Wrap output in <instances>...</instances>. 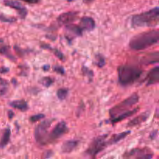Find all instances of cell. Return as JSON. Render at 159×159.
Listing matches in <instances>:
<instances>
[{
    "label": "cell",
    "instance_id": "obj_1",
    "mask_svg": "<svg viewBox=\"0 0 159 159\" xmlns=\"http://www.w3.org/2000/svg\"><path fill=\"white\" fill-rule=\"evenodd\" d=\"M158 30L143 32L134 36L129 42V47L134 51H142L158 43Z\"/></svg>",
    "mask_w": 159,
    "mask_h": 159
},
{
    "label": "cell",
    "instance_id": "obj_2",
    "mask_svg": "<svg viewBox=\"0 0 159 159\" xmlns=\"http://www.w3.org/2000/svg\"><path fill=\"white\" fill-rule=\"evenodd\" d=\"M118 81L122 86H131L143 75L144 70L132 65H122L117 69Z\"/></svg>",
    "mask_w": 159,
    "mask_h": 159
},
{
    "label": "cell",
    "instance_id": "obj_3",
    "mask_svg": "<svg viewBox=\"0 0 159 159\" xmlns=\"http://www.w3.org/2000/svg\"><path fill=\"white\" fill-rule=\"evenodd\" d=\"M158 23L159 9L157 6L148 11L134 15L131 19L133 27H154L158 25Z\"/></svg>",
    "mask_w": 159,
    "mask_h": 159
},
{
    "label": "cell",
    "instance_id": "obj_4",
    "mask_svg": "<svg viewBox=\"0 0 159 159\" xmlns=\"http://www.w3.org/2000/svg\"><path fill=\"white\" fill-rule=\"evenodd\" d=\"M139 99H140V97H139L138 94L134 93L130 95L128 98L124 99L123 101L118 103L117 105L112 107L109 111L110 119L115 117V116L120 114V113H123L124 112L127 111V110H131L134 106H135L139 102Z\"/></svg>",
    "mask_w": 159,
    "mask_h": 159
},
{
    "label": "cell",
    "instance_id": "obj_5",
    "mask_svg": "<svg viewBox=\"0 0 159 159\" xmlns=\"http://www.w3.org/2000/svg\"><path fill=\"white\" fill-rule=\"evenodd\" d=\"M108 137L109 134H103L95 137L89 144L87 149L84 151V155L90 157H95V156L108 146Z\"/></svg>",
    "mask_w": 159,
    "mask_h": 159
},
{
    "label": "cell",
    "instance_id": "obj_6",
    "mask_svg": "<svg viewBox=\"0 0 159 159\" xmlns=\"http://www.w3.org/2000/svg\"><path fill=\"white\" fill-rule=\"evenodd\" d=\"M54 120V119H44L36 127L34 130V138L37 143H38L40 145L44 146V145L48 144V134H49L48 130Z\"/></svg>",
    "mask_w": 159,
    "mask_h": 159
},
{
    "label": "cell",
    "instance_id": "obj_7",
    "mask_svg": "<svg viewBox=\"0 0 159 159\" xmlns=\"http://www.w3.org/2000/svg\"><path fill=\"white\" fill-rule=\"evenodd\" d=\"M154 154L148 148H133L128 151H126L123 155L124 158H138V159H151Z\"/></svg>",
    "mask_w": 159,
    "mask_h": 159
},
{
    "label": "cell",
    "instance_id": "obj_8",
    "mask_svg": "<svg viewBox=\"0 0 159 159\" xmlns=\"http://www.w3.org/2000/svg\"><path fill=\"white\" fill-rule=\"evenodd\" d=\"M69 132V127L65 121H61L56 124L54 129L48 134V144L56 141L57 139L64 136L66 133Z\"/></svg>",
    "mask_w": 159,
    "mask_h": 159
},
{
    "label": "cell",
    "instance_id": "obj_9",
    "mask_svg": "<svg viewBox=\"0 0 159 159\" xmlns=\"http://www.w3.org/2000/svg\"><path fill=\"white\" fill-rule=\"evenodd\" d=\"M79 13L77 11H69L59 15L57 18V23L60 26H65L72 23L77 19Z\"/></svg>",
    "mask_w": 159,
    "mask_h": 159
},
{
    "label": "cell",
    "instance_id": "obj_10",
    "mask_svg": "<svg viewBox=\"0 0 159 159\" xmlns=\"http://www.w3.org/2000/svg\"><path fill=\"white\" fill-rule=\"evenodd\" d=\"M3 3L6 6H8L17 11L20 19H24L27 17V14H28L27 9L24 6H23L20 2H18V1H15V0H4Z\"/></svg>",
    "mask_w": 159,
    "mask_h": 159
},
{
    "label": "cell",
    "instance_id": "obj_11",
    "mask_svg": "<svg viewBox=\"0 0 159 159\" xmlns=\"http://www.w3.org/2000/svg\"><path fill=\"white\" fill-rule=\"evenodd\" d=\"M146 86H152V85L157 84L159 82V66H155L152 69L149 71L145 78Z\"/></svg>",
    "mask_w": 159,
    "mask_h": 159
},
{
    "label": "cell",
    "instance_id": "obj_12",
    "mask_svg": "<svg viewBox=\"0 0 159 159\" xmlns=\"http://www.w3.org/2000/svg\"><path fill=\"white\" fill-rule=\"evenodd\" d=\"M150 115H151V112L150 111H145L144 112V113H140V114H139L138 116H135L134 119L130 120L129 122H128V123L127 124V127H134L143 123H144L145 121H147V119L149 118Z\"/></svg>",
    "mask_w": 159,
    "mask_h": 159
},
{
    "label": "cell",
    "instance_id": "obj_13",
    "mask_svg": "<svg viewBox=\"0 0 159 159\" xmlns=\"http://www.w3.org/2000/svg\"><path fill=\"white\" fill-rule=\"evenodd\" d=\"M79 27L83 31H92L95 28V22L90 16H82L80 19Z\"/></svg>",
    "mask_w": 159,
    "mask_h": 159
},
{
    "label": "cell",
    "instance_id": "obj_14",
    "mask_svg": "<svg viewBox=\"0 0 159 159\" xmlns=\"http://www.w3.org/2000/svg\"><path fill=\"white\" fill-rule=\"evenodd\" d=\"M139 109H140V107H136V108L131 109L130 110H127V111L124 112V113H120V114L117 115L115 117L111 118L110 119V123L113 124L117 123H119L120 121L123 120V119H127V118L130 117V116H134L135 113H137L139 111Z\"/></svg>",
    "mask_w": 159,
    "mask_h": 159
},
{
    "label": "cell",
    "instance_id": "obj_15",
    "mask_svg": "<svg viewBox=\"0 0 159 159\" xmlns=\"http://www.w3.org/2000/svg\"><path fill=\"white\" fill-rule=\"evenodd\" d=\"M78 144H79V140L76 139L66 140L61 145V152L63 154H69L72 152L78 147Z\"/></svg>",
    "mask_w": 159,
    "mask_h": 159
},
{
    "label": "cell",
    "instance_id": "obj_16",
    "mask_svg": "<svg viewBox=\"0 0 159 159\" xmlns=\"http://www.w3.org/2000/svg\"><path fill=\"white\" fill-rule=\"evenodd\" d=\"M159 61V53L155 51L154 53H148L140 59V62L142 65H151L157 64Z\"/></svg>",
    "mask_w": 159,
    "mask_h": 159
},
{
    "label": "cell",
    "instance_id": "obj_17",
    "mask_svg": "<svg viewBox=\"0 0 159 159\" xmlns=\"http://www.w3.org/2000/svg\"><path fill=\"white\" fill-rule=\"evenodd\" d=\"M65 30L69 32L71 35L73 36V37H82L83 34V32H84L82 30L81 27H79V25L74 24L73 23L70 24H68V25H65Z\"/></svg>",
    "mask_w": 159,
    "mask_h": 159
},
{
    "label": "cell",
    "instance_id": "obj_18",
    "mask_svg": "<svg viewBox=\"0 0 159 159\" xmlns=\"http://www.w3.org/2000/svg\"><path fill=\"white\" fill-rule=\"evenodd\" d=\"M130 134H131V131H123V132H121L119 133V134H113L110 138L107 139L108 145H113L118 143V142H119L120 140H122L123 139L125 138L127 135H129Z\"/></svg>",
    "mask_w": 159,
    "mask_h": 159
},
{
    "label": "cell",
    "instance_id": "obj_19",
    "mask_svg": "<svg viewBox=\"0 0 159 159\" xmlns=\"http://www.w3.org/2000/svg\"><path fill=\"white\" fill-rule=\"evenodd\" d=\"M9 105L12 108L16 109V110L22 112H26L29 108L28 104H27V103L24 99H18V100L12 101V102L9 103Z\"/></svg>",
    "mask_w": 159,
    "mask_h": 159
},
{
    "label": "cell",
    "instance_id": "obj_20",
    "mask_svg": "<svg viewBox=\"0 0 159 159\" xmlns=\"http://www.w3.org/2000/svg\"><path fill=\"white\" fill-rule=\"evenodd\" d=\"M40 48L42 49H45V50H48V51H51L57 58L60 59L61 61H65V56H64L63 53L61 52V51L57 50V48H54L51 46V45L48 44H45V43H41L40 44Z\"/></svg>",
    "mask_w": 159,
    "mask_h": 159
},
{
    "label": "cell",
    "instance_id": "obj_21",
    "mask_svg": "<svg viewBox=\"0 0 159 159\" xmlns=\"http://www.w3.org/2000/svg\"><path fill=\"white\" fill-rule=\"evenodd\" d=\"M11 137V130L10 127H7L4 131L2 138L0 140V148H4L9 144Z\"/></svg>",
    "mask_w": 159,
    "mask_h": 159
},
{
    "label": "cell",
    "instance_id": "obj_22",
    "mask_svg": "<svg viewBox=\"0 0 159 159\" xmlns=\"http://www.w3.org/2000/svg\"><path fill=\"white\" fill-rule=\"evenodd\" d=\"M0 54H2V55L5 56V57H8L9 59H10L11 61H15V57L12 54L11 51H10V47L8 46H0Z\"/></svg>",
    "mask_w": 159,
    "mask_h": 159
},
{
    "label": "cell",
    "instance_id": "obj_23",
    "mask_svg": "<svg viewBox=\"0 0 159 159\" xmlns=\"http://www.w3.org/2000/svg\"><path fill=\"white\" fill-rule=\"evenodd\" d=\"M9 82L6 80L0 78V95H4L8 92Z\"/></svg>",
    "mask_w": 159,
    "mask_h": 159
},
{
    "label": "cell",
    "instance_id": "obj_24",
    "mask_svg": "<svg viewBox=\"0 0 159 159\" xmlns=\"http://www.w3.org/2000/svg\"><path fill=\"white\" fill-rule=\"evenodd\" d=\"M95 65H96L99 68L104 67V65H106L105 57H104V56L101 54H95Z\"/></svg>",
    "mask_w": 159,
    "mask_h": 159
},
{
    "label": "cell",
    "instance_id": "obj_25",
    "mask_svg": "<svg viewBox=\"0 0 159 159\" xmlns=\"http://www.w3.org/2000/svg\"><path fill=\"white\" fill-rule=\"evenodd\" d=\"M68 94H69V89L66 88H61L57 91V96L60 100H65L67 98Z\"/></svg>",
    "mask_w": 159,
    "mask_h": 159
},
{
    "label": "cell",
    "instance_id": "obj_26",
    "mask_svg": "<svg viewBox=\"0 0 159 159\" xmlns=\"http://www.w3.org/2000/svg\"><path fill=\"white\" fill-rule=\"evenodd\" d=\"M39 82H40L42 86H44V87L48 88L50 87V86H51V85L54 82V79L50 76L43 77L42 78H40Z\"/></svg>",
    "mask_w": 159,
    "mask_h": 159
},
{
    "label": "cell",
    "instance_id": "obj_27",
    "mask_svg": "<svg viewBox=\"0 0 159 159\" xmlns=\"http://www.w3.org/2000/svg\"><path fill=\"white\" fill-rule=\"evenodd\" d=\"M82 74L84 76L87 77V78H89V82L92 81V78H93V76H94L93 71L91 70L90 69H89V68L86 67V66L83 65L82 68Z\"/></svg>",
    "mask_w": 159,
    "mask_h": 159
},
{
    "label": "cell",
    "instance_id": "obj_28",
    "mask_svg": "<svg viewBox=\"0 0 159 159\" xmlns=\"http://www.w3.org/2000/svg\"><path fill=\"white\" fill-rule=\"evenodd\" d=\"M17 20L16 17H13V16H5V15L0 14V21L3 23H15L16 21Z\"/></svg>",
    "mask_w": 159,
    "mask_h": 159
},
{
    "label": "cell",
    "instance_id": "obj_29",
    "mask_svg": "<svg viewBox=\"0 0 159 159\" xmlns=\"http://www.w3.org/2000/svg\"><path fill=\"white\" fill-rule=\"evenodd\" d=\"M45 117V115L43 114V113H39V114L33 115L30 117V120L31 123H35L37 122V121L40 120L41 119H44Z\"/></svg>",
    "mask_w": 159,
    "mask_h": 159
},
{
    "label": "cell",
    "instance_id": "obj_30",
    "mask_svg": "<svg viewBox=\"0 0 159 159\" xmlns=\"http://www.w3.org/2000/svg\"><path fill=\"white\" fill-rule=\"evenodd\" d=\"M53 70H54V72H55L56 73H58L60 74V75H65V69H64L62 66L61 65H54V67H53Z\"/></svg>",
    "mask_w": 159,
    "mask_h": 159
},
{
    "label": "cell",
    "instance_id": "obj_31",
    "mask_svg": "<svg viewBox=\"0 0 159 159\" xmlns=\"http://www.w3.org/2000/svg\"><path fill=\"white\" fill-rule=\"evenodd\" d=\"M21 1H23V2L30 4H37L40 2V0H21Z\"/></svg>",
    "mask_w": 159,
    "mask_h": 159
},
{
    "label": "cell",
    "instance_id": "obj_32",
    "mask_svg": "<svg viewBox=\"0 0 159 159\" xmlns=\"http://www.w3.org/2000/svg\"><path fill=\"white\" fill-rule=\"evenodd\" d=\"M9 72H10V69H8V68L4 67V66H2V67L0 68V73L1 74L8 73Z\"/></svg>",
    "mask_w": 159,
    "mask_h": 159
},
{
    "label": "cell",
    "instance_id": "obj_33",
    "mask_svg": "<svg viewBox=\"0 0 159 159\" xmlns=\"http://www.w3.org/2000/svg\"><path fill=\"white\" fill-rule=\"evenodd\" d=\"M53 155V152L51 151H46V152L44 153V157H45V158H49V157H51V156Z\"/></svg>",
    "mask_w": 159,
    "mask_h": 159
},
{
    "label": "cell",
    "instance_id": "obj_34",
    "mask_svg": "<svg viewBox=\"0 0 159 159\" xmlns=\"http://www.w3.org/2000/svg\"><path fill=\"white\" fill-rule=\"evenodd\" d=\"M157 130H155V131H154L153 132L151 133V134H150V138L154 140V139L157 137Z\"/></svg>",
    "mask_w": 159,
    "mask_h": 159
},
{
    "label": "cell",
    "instance_id": "obj_35",
    "mask_svg": "<svg viewBox=\"0 0 159 159\" xmlns=\"http://www.w3.org/2000/svg\"><path fill=\"white\" fill-rule=\"evenodd\" d=\"M14 113H13V110H9L8 112V116H9V119H13V116H14Z\"/></svg>",
    "mask_w": 159,
    "mask_h": 159
},
{
    "label": "cell",
    "instance_id": "obj_36",
    "mask_svg": "<svg viewBox=\"0 0 159 159\" xmlns=\"http://www.w3.org/2000/svg\"><path fill=\"white\" fill-rule=\"evenodd\" d=\"M42 69H43L44 71L49 70V69H50V65H44L43 67H42Z\"/></svg>",
    "mask_w": 159,
    "mask_h": 159
},
{
    "label": "cell",
    "instance_id": "obj_37",
    "mask_svg": "<svg viewBox=\"0 0 159 159\" xmlns=\"http://www.w3.org/2000/svg\"><path fill=\"white\" fill-rule=\"evenodd\" d=\"M94 0H83V2H84L85 3H87V4L91 3V2H92Z\"/></svg>",
    "mask_w": 159,
    "mask_h": 159
},
{
    "label": "cell",
    "instance_id": "obj_38",
    "mask_svg": "<svg viewBox=\"0 0 159 159\" xmlns=\"http://www.w3.org/2000/svg\"><path fill=\"white\" fill-rule=\"evenodd\" d=\"M12 83L14 84V86H16V85L17 84V81H16V78H13V79H12Z\"/></svg>",
    "mask_w": 159,
    "mask_h": 159
}]
</instances>
